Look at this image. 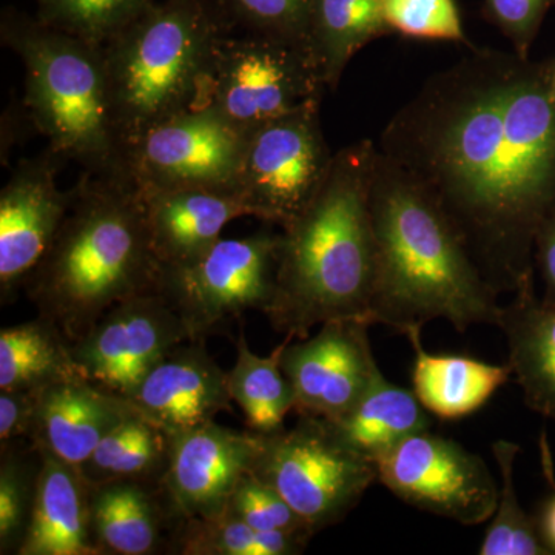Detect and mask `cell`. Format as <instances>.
I'll return each mask as SVG.
<instances>
[{
    "label": "cell",
    "mask_w": 555,
    "mask_h": 555,
    "mask_svg": "<svg viewBox=\"0 0 555 555\" xmlns=\"http://www.w3.org/2000/svg\"><path fill=\"white\" fill-rule=\"evenodd\" d=\"M553 65L474 47L425 80L377 145L433 196L496 295L534 283L537 233L555 217Z\"/></svg>",
    "instance_id": "1"
},
{
    "label": "cell",
    "mask_w": 555,
    "mask_h": 555,
    "mask_svg": "<svg viewBox=\"0 0 555 555\" xmlns=\"http://www.w3.org/2000/svg\"><path fill=\"white\" fill-rule=\"evenodd\" d=\"M377 248L369 323L406 334L434 320L459 332L499 323L502 306L440 206L377 147L369 189Z\"/></svg>",
    "instance_id": "2"
},
{
    "label": "cell",
    "mask_w": 555,
    "mask_h": 555,
    "mask_svg": "<svg viewBox=\"0 0 555 555\" xmlns=\"http://www.w3.org/2000/svg\"><path fill=\"white\" fill-rule=\"evenodd\" d=\"M375 152L364 139L335 153L315 195L281 228L266 317L286 337L308 338L327 321L369 323L377 270L369 206Z\"/></svg>",
    "instance_id": "3"
},
{
    "label": "cell",
    "mask_w": 555,
    "mask_h": 555,
    "mask_svg": "<svg viewBox=\"0 0 555 555\" xmlns=\"http://www.w3.org/2000/svg\"><path fill=\"white\" fill-rule=\"evenodd\" d=\"M159 270L138 185L126 171H83L67 217L24 291L39 317L72 345L113 306L155 291Z\"/></svg>",
    "instance_id": "4"
},
{
    "label": "cell",
    "mask_w": 555,
    "mask_h": 555,
    "mask_svg": "<svg viewBox=\"0 0 555 555\" xmlns=\"http://www.w3.org/2000/svg\"><path fill=\"white\" fill-rule=\"evenodd\" d=\"M0 40L24 64V107L47 147L93 175L124 171L104 50L36 16L5 9Z\"/></svg>",
    "instance_id": "5"
},
{
    "label": "cell",
    "mask_w": 555,
    "mask_h": 555,
    "mask_svg": "<svg viewBox=\"0 0 555 555\" xmlns=\"http://www.w3.org/2000/svg\"><path fill=\"white\" fill-rule=\"evenodd\" d=\"M232 28L218 0H163L102 47L126 149L153 127L203 107L215 50Z\"/></svg>",
    "instance_id": "6"
},
{
    "label": "cell",
    "mask_w": 555,
    "mask_h": 555,
    "mask_svg": "<svg viewBox=\"0 0 555 555\" xmlns=\"http://www.w3.org/2000/svg\"><path fill=\"white\" fill-rule=\"evenodd\" d=\"M298 416L292 429L258 434L250 473L280 492L317 534L360 503L377 480V466L346 444L326 418Z\"/></svg>",
    "instance_id": "7"
},
{
    "label": "cell",
    "mask_w": 555,
    "mask_h": 555,
    "mask_svg": "<svg viewBox=\"0 0 555 555\" xmlns=\"http://www.w3.org/2000/svg\"><path fill=\"white\" fill-rule=\"evenodd\" d=\"M232 30L215 50L203 107L215 109L247 134L323 96L327 89L308 46L259 33L232 35Z\"/></svg>",
    "instance_id": "8"
},
{
    "label": "cell",
    "mask_w": 555,
    "mask_h": 555,
    "mask_svg": "<svg viewBox=\"0 0 555 555\" xmlns=\"http://www.w3.org/2000/svg\"><path fill=\"white\" fill-rule=\"evenodd\" d=\"M280 233L221 238L188 264L160 268L155 291L181 318L190 339H204L247 310L266 313L275 294Z\"/></svg>",
    "instance_id": "9"
},
{
    "label": "cell",
    "mask_w": 555,
    "mask_h": 555,
    "mask_svg": "<svg viewBox=\"0 0 555 555\" xmlns=\"http://www.w3.org/2000/svg\"><path fill=\"white\" fill-rule=\"evenodd\" d=\"M323 96L246 134L236 190L251 217L287 224L315 195L335 153L321 129Z\"/></svg>",
    "instance_id": "10"
},
{
    "label": "cell",
    "mask_w": 555,
    "mask_h": 555,
    "mask_svg": "<svg viewBox=\"0 0 555 555\" xmlns=\"http://www.w3.org/2000/svg\"><path fill=\"white\" fill-rule=\"evenodd\" d=\"M377 480L408 505L456 524H486L499 500L481 456L430 430L414 434L375 460Z\"/></svg>",
    "instance_id": "11"
},
{
    "label": "cell",
    "mask_w": 555,
    "mask_h": 555,
    "mask_svg": "<svg viewBox=\"0 0 555 555\" xmlns=\"http://www.w3.org/2000/svg\"><path fill=\"white\" fill-rule=\"evenodd\" d=\"M246 134L215 109L182 113L127 145L124 171L142 193L206 188L236 190Z\"/></svg>",
    "instance_id": "12"
},
{
    "label": "cell",
    "mask_w": 555,
    "mask_h": 555,
    "mask_svg": "<svg viewBox=\"0 0 555 555\" xmlns=\"http://www.w3.org/2000/svg\"><path fill=\"white\" fill-rule=\"evenodd\" d=\"M189 339L181 318L152 291L113 306L69 347L83 377L127 398L164 353Z\"/></svg>",
    "instance_id": "13"
},
{
    "label": "cell",
    "mask_w": 555,
    "mask_h": 555,
    "mask_svg": "<svg viewBox=\"0 0 555 555\" xmlns=\"http://www.w3.org/2000/svg\"><path fill=\"white\" fill-rule=\"evenodd\" d=\"M67 160L46 147L21 159L0 192V295L9 301L24 288L67 217L73 188L61 190L57 173Z\"/></svg>",
    "instance_id": "14"
},
{
    "label": "cell",
    "mask_w": 555,
    "mask_h": 555,
    "mask_svg": "<svg viewBox=\"0 0 555 555\" xmlns=\"http://www.w3.org/2000/svg\"><path fill=\"white\" fill-rule=\"evenodd\" d=\"M369 327L366 321L334 320L315 337L288 339L281 367L294 389V412L335 420L352 409L379 369Z\"/></svg>",
    "instance_id": "15"
},
{
    "label": "cell",
    "mask_w": 555,
    "mask_h": 555,
    "mask_svg": "<svg viewBox=\"0 0 555 555\" xmlns=\"http://www.w3.org/2000/svg\"><path fill=\"white\" fill-rule=\"evenodd\" d=\"M259 436L217 422L170 436L160 488L178 521L221 516L241 478L257 459Z\"/></svg>",
    "instance_id": "16"
},
{
    "label": "cell",
    "mask_w": 555,
    "mask_h": 555,
    "mask_svg": "<svg viewBox=\"0 0 555 555\" xmlns=\"http://www.w3.org/2000/svg\"><path fill=\"white\" fill-rule=\"evenodd\" d=\"M127 401L169 436L215 422L233 411L228 372L218 366L204 339L171 347L150 367Z\"/></svg>",
    "instance_id": "17"
},
{
    "label": "cell",
    "mask_w": 555,
    "mask_h": 555,
    "mask_svg": "<svg viewBox=\"0 0 555 555\" xmlns=\"http://www.w3.org/2000/svg\"><path fill=\"white\" fill-rule=\"evenodd\" d=\"M133 411L126 398L82 375L62 379L38 390L30 443L79 469Z\"/></svg>",
    "instance_id": "18"
},
{
    "label": "cell",
    "mask_w": 555,
    "mask_h": 555,
    "mask_svg": "<svg viewBox=\"0 0 555 555\" xmlns=\"http://www.w3.org/2000/svg\"><path fill=\"white\" fill-rule=\"evenodd\" d=\"M142 196L153 254L160 268L195 261L221 240L229 222L251 217L238 190L185 188Z\"/></svg>",
    "instance_id": "19"
},
{
    "label": "cell",
    "mask_w": 555,
    "mask_h": 555,
    "mask_svg": "<svg viewBox=\"0 0 555 555\" xmlns=\"http://www.w3.org/2000/svg\"><path fill=\"white\" fill-rule=\"evenodd\" d=\"M90 534L101 555H153L170 550L179 521L160 483L119 480L90 486Z\"/></svg>",
    "instance_id": "20"
},
{
    "label": "cell",
    "mask_w": 555,
    "mask_h": 555,
    "mask_svg": "<svg viewBox=\"0 0 555 555\" xmlns=\"http://www.w3.org/2000/svg\"><path fill=\"white\" fill-rule=\"evenodd\" d=\"M39 452L38 492L17 555H101L90 534L89 483L78 467Z\"/></svg>",
    "instance_id": "21"
},
{
    "label": "cell",
    "mask_w": 555,
    "mask_h": 555,
    "mask_svg": "<svg viewBox=\"0 0 555 555\" xmlns=\"http://www.w3.org/2000/svg\"><path fill=\"white\" fill-rule=\"evenodd\" d=\"M526 406L555 422V301L539 298L529 283L502 306L499 323Z\"/></svg>",
    "instance_id": "22"
},
{
    "label": "cell",
    "mask_w": 555,
    "mask_h": 555,
    "mask_svg": "<svg viewBox=\"0 0 555 555\" xmlns=\"http://www.w3.org/2000/svg\"><path fill=\"white\" fill-rule=\"evenodd\" d=\"M404 335L415 353L412 390L426 411L440 418L473 414L513 377L509 364L499 366L469 357L426 352L422 328H411Z\"/></svg>",
    "instance_id": "23"
},
{
    "label": "cell",
    "mask_w": 555,
    "mask_h": 555,
    "mask_svg": "<svg viewBox=\"0 0 555 555\" xmlns=\"http://www.w3.org/2000/svg\"><path fill=\"white\" fill-rule=\"evenodd\" d=\"M327 422L346 444L374 463L408 437L430 430L433 425L414 390L393 385L382 369L352 409Z\"/></svg>",
    "instance_id": "24"
},
{
    "label": "cell",
    "mask_w": 555,
    "mask_h": 555,
    "mask_svg": "<svg viewBox=\"0 0 555 555\" xmlns=\"http://www.w3.org/2000/svg\"><path fill=\"white\" fill-rule=\"evenodd\" d=\"M389 35L383 0H312L308 46L326 89H337L358 51Z\"/></svg>",
    "instance_id": "25"
},
{
    "label": "cell",
    "mask_w": 555,
    "mask_h": 555,
    "mask_svg": "<svg viewBox=\"0 0 555 555\" xmlns=\"http://www.w3.org/2000/svg\"><path fill=\"white\" fill-rule=\"evenodd\" d=\"M79 375L68 339L46 318L0 331V390H40Z\"/></svg>",
    "instance_id": "26"
},
{
    "label": "cell",
    "mask_w": 555,
    "mask_h": 555,
    "mask_svg": "<svg viewBox=\"0 0 555 555\" xmlns=\"http://www.w3.org/2000/svg\"><path fill=\"white\" fill-rule=\"evenodd\" d=\"M169 455V434L133 411L98 444L79 473L89 486L119 480L160 483Z\"/></svg>",
    "instance_id": "27"
},
{
    "label": "cell",
    "mask_w": 555,
    "mask_h": 555,
    "mask_svg": "<svg viewBox=\"0 0 555 555\" xmlns=\"http://www.w3.org/2000/svg\"><path fill=\"white\" fill-rule=\"evenodd\" d=\"M288 339L268 357L251 352L241 332L236 339V361L228 372L230 397L243 409L247 427L257 434H273L284 429V420L295 409L294 389L288 382L281 356Z\"/></svg>",
    "instance_id": "28"
},
{
    "label": "cell",
    "mask_w": 555,
    "mask_h": 555,
    "mask_svg": "<svg viewBox=\"0 0 555 555\" xmlns=\"http://www.w3.org/2000/svg\"><path fill=\"white\" fill-rule=\"evenodd\" d=\"M312 537L294 532L258 531L229 513L179 521L171 534V554L295 555L305 553Z\"/></svg>",
    "instance_id": "29"
},
{
    "label": "cell",
    "mask_w": 555,
    "mask_h": 555,
    "mask_svg": "<svg viewBox=\"0 0 555 555\" xmlns=\"http://www.w3.org/2000/svg\"><path fill=\"white\" fill-rule=\"evenodd\" d=\"M520 447L507 440L492 443V455L499 466L502 485L491 525L485 532L480 555H550V550L540 537L534 518L525 513L518 503L514 466Z\"/></svg>",
    "instance_id": "30"
},
{
    "label": "cell",
    "mask_w": 555,
    "mask_h": 555,
    "mask_svg": "<svg viewBox=\"0 0 555 555\" xmlns=\"http://www.w3.org/2000/svg\"><path fill=\"white\" fill-rule=\"evenodd\" d=\"M42 456L17 443L2 449L0 462V554H20L30 526Z\"/></svg>",
    "instance_id": "31"
},
{
    "label": "cell",
    "mask_w": 555,
    "mask_h": 555,
    "mask_svg": "<svg viewBox=\"0 0 555 555\" xmlns=\"http://www.w3.org/2000/svg\"><path fill=\"white\" fill-rule=\"evenodd\" d=\"M36 17L56 30L104 47L156 0H35Z\"/></svg>",
    "instance_id": "32"
},
{
    "label": "cell",
    "mask_w": 555,
    "mask_h": 555,
    "mask_svg": "<svg viewBox=\"0 0 555 555\" xmlns=\"http://www.w3.org/2000/svg\"><path fill=\"white\" fill-rule=\"evenodd\" d=\"M218 3L233 28L308 46L312 0H218Z\"/></svg>",
    "instance_id": "33"
},
{
    "label": "cell",
    "mask_w": 555,
    "mask_h": 555,
    "mask_svg": "<svg viewBox=\"0 0 555 555\" xmlns=\"http://www.w3.org/2000/svg\"><path fill=\"white\" fill-rule=\"evenodd\" d=\"M383 16L392 33L406 38L448 40L474 49L455 0H383Z\"/></svg>",
    "instance_id": "34"
},
{
    "label": "cell",
    "mask_w": 555,
    "mask_h": 555,
    "mask_svg": "<svg viewBox=\"0 0 555 555\" xmlns=\"http://www.w3.org/2000/svg\"><path fill=\"white\" fill-rule=\"evenodd\" d=\"M225 513L258 531L315 535L280 492L251 473L236 485Z\"/></svg>",
    "instance_id": "35"
},
{
    "label": "cell",
    "mask_w": 555,
    "mask_h": 555,
    "mask_svg": "<svg viewBox=\"0 0 555 555\" xmlns=\"http://www.w3.org/2000/svg\"><path fill=\"white\" fill-rule=\"evenodd\" d=\"M554 0H485L486 20L513 43L518 56L529 57L542 22Z\"/></svg>",
    "instance_id": "36"
},
{
    "label": "cell",
    "mask_w": 555,
    "mask_h": 555,
    "mask_svg": "<svg viewBox=\"0 0 555 555\" xmlns=\"http://www.w3.org/2000/svg\"><path fill=\"white\" fill-rule=\"evenodd\" d=\"M38 390H0V448L30 440Z\"/></svg>",
    "instance_id": "37"
},
{
    "label": "cell",
    "mask_w": 555,
    "mask_h": 555,
    "mask_svg": "<svg viewBox=\"0 0 555 555\" xmlns=\"http://www.w3.org/2000/svg\"><path fill=\"white\" fill-rule=\"evenodd\" d=\"M534 262L545 283L543 298L555 301V217L537 233Z\"/></svg>",
    "instance_id": "38"
},
{
    "label": "cell",
    "mask_w": 555,
    "mask_h": 555,
    "mask_svg": "<svg viewBox=\"0 0 555 555\" xmlns=\"http://www.w3.org/2000/svg\"><path fill=\"white\" fill-rule=\"evenodd\" d=\"M545 451V463L547 478H550L551 485L554 486V494L543 503L542 513H540L539 520L537 521V528H539L540 537H542L543 543L547 546L551 553L555 554V481L553 467H551L550 454H547V448H543Z\"/></svg>",
    "instance_id": "39"
},
{
    "label": "cell",
    "mask_w": 555,
    "mask_h": 555,
    "mask_svg": "<svg viewBox=\"0 0 555 555\" xmlns=\"http://www.w3.org/2000/svg\"><path fill=\"white\" fill-rule=\"evenodd\" d=\"M550 96L551 100L555 102V60L553 69H551V76H550Z\"/></svg>",
    "instance_id": "40"
}]
</instances>
